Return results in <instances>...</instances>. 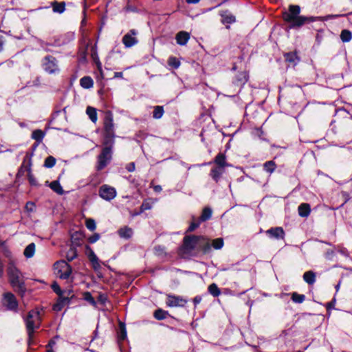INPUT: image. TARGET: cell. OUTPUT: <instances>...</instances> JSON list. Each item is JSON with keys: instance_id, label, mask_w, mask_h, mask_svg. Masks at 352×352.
Returning <instances> with one entry per match:
<instances>
[{"instance_id": "836d02e7", "label": "cell", "mask_w": 352, "mask_h": 352, "mask_svg": "<svg viewBox=\"0 0 352 352\" xmlns=\"http://www.w3.org/2000/svg\"><path fill=\"white\" fill-rule=\"evenodd\" d=\"M155 201V200H151V199H149V200H145V201L143 202V204L142 206V210L150 209L153 206V205L154 204Z\"/></svg>"}, {"instance_id": "d6986e66", "label": "cell", "mask_w": 352, "mask_h": 352, "mask_svg": "<svg viewBox=\"0 0 352 352\" xmlns=\"http://www.w3.org/2000/svg\"><path fill=\"white\" fill-rule=\"evenodd\" d=\"M223 173V167H213V169L211 171V176L215 180H218Z\"/></svg>"}, {"instance_id": "60d3db41", "label": "cell", "mask_w": 352, "mask_h": 352, "mask_svg": "<svg viewBox=\"0 0 352 352\" xmlns=\"http://www.w3.org/2000/svg\"><path fill=\"white\" fill-rule=\"evenodd\" d=\"M52 288H53V290H54V292L56 293L57 295H59L60 296L62 295V292H61V290L60 288V287L56 282L53 283V284L52 285Z\"/></svg>"}, {"instance_id": "4dcf8cb0", "label": "cell", "mask_w": 352, "mask_h": 352, "mask_svg": "<svg viewBox=\"0 0 352 352\" xmlns=\"http://www.w3.org/2000/svg\"><path fill=\"white\" fill-rule=\"evenodd\" d=\"M223 240L222 238H217L214 240L212 242V246L215 249H221L223 246Z\"/></svg>"}, {"instance_id": "2e32d148", "label": "cell", "mask_w": 352, "mask_h": 352, "mask_svg": "<svg viewBox=\"0 0 352 352\" xmlns=\"http://www.w3.org/2000/svg\"><path fill=\"white\" fill-rule=\"evenodd\" d=\"M80 84L83 88L88 89L93 86L94 81L90 76H84L80 80Z\"/></svg>"}, {"instance_id": "b9f144b4", "label": "cell", "mask_w": 352, "mask_h": 352, "mask_svg": "<svg viewBox=\"0 0 352 352\" xmlns=\"http://www.w3.org/2000/svg\"><path fill=\"white\" fill-rule=\"evenodd\" d=\"M76 253L75 250L71 248L68 251V254H67V258H68L69 261H72V260H73L76 257Z\"/></svg>"}, {"instance_id": "8fae6325", "label": "cell", "mask_w": 352, "mask_h": 352, "mask_svg": "<svg viewBox=\"0 0 352 352\" xmlns=\"http://www.w3.org/2000/svg\"><path fill=\"white\" fill-rule=\"evenodd\" d=\"M176 39L177 44H179L180 45H184L189 40L190 35L188 32L182 31L177 33Z\"/></svg>"}, {"instance_id": "681fc988", "label": "cell", "mask_w": 352, "mask_h": 352, "mask_svg": "<svg viewBox=\"0 0 352 352\" xmlns=\"http://www.w3.org/2000/svg\"><path fill=\"white\" fill-rule=\"evenodd\" d=\"M127 169L129 171H133L134 169H135V164H134V163H129L127 166Z\"/></svg>"}, {"instance_id": "e0dca14e", "label": "cell", "mask_w": 352, "mask_h": 352, "mask_svg": "<svg viewBox=\"0 0 352 352\" xmlns=\"http://www.w3.org/2000/svg\"><path fill=\"white\" fill-rule=\"evenodd\" d=\"M286 62L291 66H294L298 62V56L295 53H290L286 54Z\"/></svg>"}, {"instance_id": "4316f807", "label": "cell", "mask_w": 352, "mask_h": 352, "mask_svg": "<svg viewBox=\"0 0 352 352\" xmlns=\"http://www.w3.org/2000/svg\"><path fill=\"white\" fill-rule=\"evenodd\" d=\"M215 163L217 164V166L223 168L226 165V158L224 155L222 154H219L218 155H217L215 159Z\"/></svg>"}, {"instance_id": "bcb514c9", "label": "cell", "mask_w": 352, "mask_h": 352, "mask_svg": "<svg viewBox=\"0 0 352 352\" xmlns=\"http://www.w3.org/2000/svg\"><path fill=\"white\" fill-rule=\"evenodd\" d=\"M154 251L156 255H162V254L164 252V248L163 246H156L155 248Z\"/></svg>"}, {"instance_id": "9c48e42d", "label": "cell", "mask_w": 352, "mask_h": 352, "mask_svg": "<svg viewBox=\"0 0 352 352\" xmlns=\"http://www.w3.org/2000/svg\"><path fill=\"white\" fill-rule=\"evenodd\" d=\"M167 304L171 307H176V306L184 305L186 303L185 299L179 296L173 295H169L167 296Z\"/></svg>"}, {"instance_id": "7dc6e473", "label": "cell", "mask_w": 352, "mask_h": 352, "mask_svg": "<svg viewBox=\"0 0 352 352\" xmlns=\"http://www.w3.org/2000/svg\"><path fill=\"white\" fill-rule=\"evenodd\" d=\"M84 296H85V299H86L87 301H88L89 302L91 303L94 304V300L90 293H85Z\"/></svg>"}, {"instance_id": "e575fe53", "label": "cell", "mask_w": 352, "mask_h": 352, "mask_svg": "<svg viewBox=\"0 0 352 352\" xmlns=\"http://www.w3.org/2000/svg\"><path fill=\"white\" fill-rule=\"evenodd\" d=\"M209 290L210 294L214 296H218L220 295V291L215 284H211L209 287Z\"/></svg>"}, {"instance_id": "8d00e7d4", "label": "cell", "mask_w": 352, "mask_h": 352, "mask_svg": "<svg viewBox=\"0 0 352 352\" xmlns=\"http://www.w3.org/2000/svg\"><path fill=\"white\" fill-rule=\"evenodd\" d=\"M55 163H56V160L53 157H52V156H49V157L45 159V166L48 168H51L54 166Z\"/></svg>"}, {"instance_id": "ba28073f", "label": "cell", "mask_w": 352, "mask_h": 352, "mask_svg": "<svg viewBox=\"0 0 352 352\" xmlns=\"http://www.w3.org/2000/svg\"><path fill=\"white\" fill-rule=\"evenodd\" d=\"M200 237L196 236H188L184 240L182 248L185 250L191 251L193 250L197 244Z\"/></svg>"}, {"instance_id": "db71d44e", "label": "cell", "mask_w": 352, "mask_h": 352, "mask_svg": "<svg viewBox=\"0 0 352 352\" xmlns=\"http://www.w3.org/2000/svg\"><path fill=\"white\" fill-rule=\"evenodd\" d=\"M186 1L189 3V4H195V3L200 2V0H186Z\"/></svg>"}, {"instance_id": "484cf974", "label": "cell", "mask_w": 352, "mask_h": 352, "mask_svg": "<svg viewBox=\"0 0 352 352\" xmlns=\"http://www.w3.org/2000/svg\"><path fill=\"white\" fill-rule=\"evenodd\" d=\"M50 186L54 191L57 193H59V194H62L63 193V189H62V187H61V186L60 185V184L59 182L54 181V182H51L50 184Z\"/></svg>"}, {"instance_id": "ffe728a7", "label": "cell", "mask_w": 352, "mask_h": 352, "mask_svg": "<svg viewBox=\"0 0 352 352\" xmlns=\"http://www.w3.org/2000/svg\"><path fill=\"white\" fill-rule=\"evenodd\" d=\"M35 244H30L24 250V255L27 258H31L35 255Z\"/></svg>"}, {"instance_id": "ac0fdd59", "label": "cell", "mask_w": 352, "mask_h": 352, "mask_svg": "<svg viewBox=\"0 0 352 352\" xmlns=\"http://www.w3.org/2000/svg\"><path fill=\"white\" fill-rule=\"evenodd\" d=\"M122 41H123L124 44L127 47L132 46V45H134L136 43L135 37L131 36L130 34H127L125 35L123 37V39H122Z\"/></svg>"}, {"instance_id": "7bdbcfd3", "label": "cell", "mask_w": 352, "mask_h": 352, "mask_svg": "<svg viewBox=\"0 0 352 352\" xmlns=\"http://www.w3.org/2000/svg\"><path fill=\"white\" fill-rule=\"evenodd\" d=\"M119 326H120V329H121V335H122V339H125V337H126V328H125V325L122 322H119Z\"/></svg>"}, {"instance_id": "d4e9b609", "label": "cell", "mask_w": 352, "mask_h": 352, "mask_svg": "<svg viewBox=\"0 0 352 352\" xmlns=\"http://www.w3.org/2000/svg\"><path fill=\"white\" fill-rule=\"evenodd\" d=\"M211 215H212V210L209 207H206L203 209L201 213V219L202 221H206L211 217Z\"/></svg>"}, {"instance_id": "277c9868", "label": "cell", "mask_w": 352, "mask_h": 352, "mask_svg": "<svg viewBox=\"0 0 352 352\" xmlns=\"http://www.w3.org/2000/svg\"><path fill=\"white\" fill-rule=\"evenodd\" d=\"M41 66L45 71L49 74H56L59 71L57 60L50 55H48L43 59Z\"/></svg>"}, {"instance_id": "7402d4cb", "label": "cell", "mask_w": 352, "mask_h": 352, "mask_svg": "<svg viewBox=\"0 0 352 352\" xmlns=\"http://www.w3.org/2000/svg\"><path fill=\"white\" fill-rule=\"evenodd\" d=\"M67 301H68V299L61 296V297H60V299L57 301V303H55L53 309L56 311H59L61 310V309L63 307V306L66 304Z\"/></svg>"}, {"instance_id": "1f68e13d", "label": "cell", "mask_w": 352, "mask_h": 352, "mask_svg": "<svg viewBox=\"0 0 352 352\" xmlns=\"http://www.w3.org/2000/svg\"><path fill=\"white\" fill-rule=\"evenodd\" d=\"M164 114V109L163 107L157 106L154 110V117L155 118H160Z\"/></svg>"}, {"instance_id": "603a6c76", "label": "cell", "mask_w": 352, "mask_h": 352, "mask_svg": "<svg viewBox=\"0 0 352 352\" xmlns=\"http://www.w3.org/2000/svg\"><path fill=\"white\" fill-rule=\"evenodd\" d=\"M53 10L54 12H56V13H63L65 10V8H66V4L64 2H54L53 4Z\"/></svg>"}, {"instance_id": "816d5d0a", "label": "cell", "mask_w": 352, "mask_h": 352, "mask_svg": "<svg viewBox=\"0 0 352 352\" xmlns=\"http://www.w3.org/2000/svg\"><path fill=\"white\" fill-rule=\"evenodd\" d=\"M3 269H4V268H3L2 261V260L0 259V277H2V273H3Z\"/></svg>"}, {"instance_id": "f907efd6", "label": "cell", "mask_w": 352, "mask_h": 352, "mask_svg": "<svg viewBox=\"0 0 352 352\" xmlns=\"http://www.w3.org/2000/svg\"><path fill=\"white\" fill-rule=\"evenodd\" d=\"M197 226H198L197 223H191V225L190 226V228H189V231H193L194 229H195V228H196L197 227Z\"/></svg>"}, {"instance_id": "f546056e", "label": "cell", "mask_w": 352, "mask_h": 352, "mask_svg": "<svg viewBox=\"0 0 352 352\" xmlns=\"http://www.w3.org/2000/svg\"><path fill=\"white\" fill-rule=\"evenodd\" d=\"M168 63H169V66L174 68H177L180 65V60L175 57H171L168 60Z\"/></svg>"}, {"instance_id": "9a60e30c", "label": "cell", "mask_w": 352, "mask_h": 352, "mask_svg": "<svg viewBox=\"0 0 352 352\" xmlns=\"http://www.w3.org/2000/svg\"><path fill=\"white\" fill-rule=\"evenodd\" d=\"M86 253L87 254V257H88L89 259H90V261L91 262V264H92V265L95 268V269L98 270V268L100 267V265L99 264V263H98L97 258H96V257L95 256V255L92 251L89 248V247H87Z\"/></svg>"}, {"instance_id": "cb8c5ba5", "label": "cell", "mask_w": 352, "mask_h": 352, "mask_svg": "<svg viewBox=\"0 0 352 352\" xmlns=\"http://www.w3.org/2000/svg\"><path fill=\"white\" fill-rule=\"evenodd\" d=\"M87 114L89 116V118H90V120L94 122H96L97 121V113L96 109L94 108H91V107H88L87 108Z\"/></svg>"}, {"instance_id": "5b68a950", "label": "cell", "mask_w": 352, "mask_h": 352, "mask_svg": "<svg viewBox=\"0 0 352 352\" xmlns=\"http://www.w3.org/2000/svg\"><path fill=\"white\" fill-rule=\"evenodd\" d=\"M3 303L5 307L11 310H16L18 307L17 300L11 292H6L3 295Z\"/></svg>"}, {"instance_id": "d6a6232c", "label": "cell", "mask_w": 352, "mask_h": 352, "mask_svg": "<svg viewBox=\"0 0 352 352\" xmlns=\"http://www.w3.org/2000/svg\"><path fill=\"white\" fill-rule=\"evenodd\" d=\"M154 317L158 320H163L167 317V312L163 310H158L154 312Z\"/></svg>"}, {"instance_id": "6da1fadb", "label": "cell", "mask_w": 352, "mask_h": 352, "mask_svg": "<svg viewBox=\"0 0 352 352\" xmlns=\"http://www.w3.org/2000/svg\"><path fill=\"white\" fill-rule=\"evenodd\" d=\"M7 272L9 282H10L11 286L19 295H23L25 292L26 287L23 278L19 270L15 266L10 264L8 265Z\"/></svg>"}, {"instance_id": "f1b7e54d", "label": "cell", "mask_w": 352, "mask_h": 352, "mask_svg": "<svg viewBox=\"0 0 352 352\" xmlns=\"http://www.w3.org/2000/svg\"><path fill=\"white\" fill-rule=\"evenodd\" d=\"M341 38L342 41L349 42L351 39V32L349 31V30H342V32H341Z\"/></svg>"}, {"instance_id": "5bb4252c", "label": "cell", "mask_w": 352, "mask_h": 352, "mask_svg": "<svg viewBox=\"0 0 352 352\" xmlns=\"http://www.w3.org/2000/svg\"><path fill=\"white\" fill-rule=\"evenodd\" d=\"M118 234L120 237L124 239H129L133 235V231L131 229L127 226H124L118 231Z\"/></svg>"}, {"instance_id": "83f0119b", "label": "cell", "mask_w": 352, "mask_h": 352, "mask_svg": "<svg viewBox=\"0 0 352 352\" xmlns=\"http://www.w3.org/2000/svg\"><path fill=\"white\" fill-rule=\"evenodd\" d=\"M264 168L267 172L272 173L273 172L275 169H276V164H274V162L268 161L264 164Z\"/></svg>"}, {"instance_id": "8992f818", "label": "cell", "mask_w": 352, "mask_h": 352, "mask_svg": "<svg viewBox=\"0 0 352 352\" xmlns=\"http://www.w3.org/2000/svg\"><path fill=\"white\" fill-rule=\"evenodd\" d=\"M99 195L104 200H111L116 196V191L112 186L104 185L100 188Z\"/></svg>"}, {"instance_id": "d590c367", "label": "cell", "mask_w": 352, "mask_h": 352, "mask_svg": "<svg viewBox=\"0 0 352 352\" xmlns=\"http://www.w3.org/2000/svg\"><path fill=\"white\" fill-rule=\"evenodd\" d=\"M292 299L293 300V301L298 303H301L304 301L305 296L302 295H299L297 293H294L292 295Z\"/></svg>"}, {"instance_id": "ab89813d", "label": "cell", "mask_w": 352, "mask_h": 352, "mask_svg": "<svg viewBox=\"0 0 352 352\" xmlns=\"http://www.w3.org/2000/svg\"><path fill=\"white\" fill-rule=\"evenodd\" d=\"M85 224H86L87 228L89 229V230L94 231L95 229H96V223H95L93 219H87L86 222H85Z\"/></svg>"}, {"instance_id": "ee69618b", "label": "cell", "mask_w": 352, "mask_h": 352, "mask_svg": "<svg viewBox=\"0 0 352 352\" xmlns=\"http://www.w3.org/2000/svg\"><path fill=\"white\" fill-rule=\"evenodd\" d=\"M43 132L41 130H36L32 133V138L35 140H39L42 137Z\"/></svg>"}, {"instance_id": "52a82bcc", "label": "cell", "mask_w": 352, "mask_h": 352, "mask_svg": "<svg viewBox=\"0 0 352 352\" xmlns=\"http://www.w3.org/2000/svg\"><path fill=\"white\" fill-rule=\"evenodd\" d=\"M112 156V151L110 148H105L104 149L101 154L99 155V163H98V169H103L107 164H108V162L109 161L110 158Z\"/></svg>"}, {"instance_id": "7a4b0ae2", "label": "cell", "mask_w": 352, "mask_h": 352, "mask_svg": "<svg viewBox=\"0 0 352 352\" xmlns=\"http://www.w3.org/2000/svg\"><path fill=\"white\" fill-rule=\"evenodd\" d=\"M54 274L61 279H66L72 273V268L68 263L64 261H58L53 265Z\"/></svg>"}, {"instance_id": "7c38bea8", "label": "cell", "mask_w": 352, "mask_h": 352, "mask_svg": "<svg viewBox=\"0 0 352 352\" xmlns=\"http://www.w3.org/2000/svg\"><path fill=\"white\" fill-rule=\"evenodd\" d=\"M268 233L276 239H282L284 236V231L281 227L272 228L268 231Z\"/></svg>"}, {"instance_id": "30bf717a", "label": "cell", "mask_w": 352, "mask_h": 352, "mask_svg": "<svg viewBox=\"0 0 352 352\" xmlns=\"http://www.w3.org/2000/svg\"><path fill=\"white\" fill-rule=\"evenodd\" d=\"M222 21L223 23L226 26H229L231 24L233 23L235 21V19L233 15L228 11H223L221 13Z\"/></svg>"}, {"instance_id": "3957f363", "label": "cell", "mask_w": 352, "mask_h": 352, "mask_svg": "<svg viewBox=\"0 0 352 352\" xmlns=\"http://www.w3.org/2000/svg\"><path fill=\"white\" fill-rule=\"evenodd\" d=\"M42 312L40 309H35L28 314V327L30 336L37 329L40 325Z\"/></svg>"}, {"instance_id": "f5cc1de1", "label": "cell", "mask_w": 352, "mask_h": 352, "mask_svg": "<svg viewBox=\"0 0 352 352\" xmlns=\"http://www.w3.org/2000/svg\"><path fill=\"white\" fill-rule=\"evenodd\" d=\"M3 45H4V39H3V38L0 37V51L2 50Z\"/></svg>"}, {"instance_id": "44dd1931", "label": "cell", "mask_w": 352, "mask_h": 352, "mask_svg": "<svg viewBox=\"0 0 352 352\" xmlns=\"http://www.w3.org/2000/svg\"><path fill=\"white\" fill-rule=\"evenodd\" d=\"M303 278L309 284H312L314 283L315 280H316V275L312 271H307L303 275Z\"/></svg>"}, {"instance_id": "f35d334b", "label": "cell", "mask_w": 352, "mask_h": 352, "mask_svg": "<svg viewBox=\"0 0 352 352\" xmlns=\"http://www.w3.org/2000/svg\"><path fill=\"white\" fill-rule=\"evenodd\" d=\"M289 11L292 15H297L300 13L301 9H300V7L298 6L292 5L289 7Z\"/></svg>"}, {"instance_id": "c3c4849f", "label": "cell", "mask_w": 352, "mask_h": 352, "mask_svg": "<svg viewBox=\"0 0 352 352\" xmlns=\"http://www.w3.org/2000/svg\"><path fill=\"white\" fill-rule=\"evenodd\" d=\"M99 240V235L98 234H94L90 238V241L91 243L93 244L96 242V241H98Z\"/></svg>"}, {"instance_id": "74e56055", "label": "cell", "mask_w": 352, "mask_h": 352, "mask_svg": "<svg viewBox=\"0 0 352 352\" xmlns=\"http://www.w3.org/2000/svg\"><path fill=\"white\" fill-rule=\"evenodd\" d=\"M72 241L75 245L79 246L82 243V237L80 233H75L72 237Z\"/></svg>"}, {"instance_id": "f6af8a7d", "label": "cell", "mask_w": 352, "mask_h": 352, "mask_svg": "<svg viewBox=\"0 0 352 352\" xmlns=\"http://www.w3.org/2000/svg\"><path fill=\"white\" fill-rule=\"evenodd\" d=\"M35 209H36V206H35V204L34 203L31 202V201H30V202L27 203V204H26V209L28 210V212L32 213V212H33V211H35Z\"/></svg>"}, {"instance_id": "4fadbf2b", "label": "cell", "mask_w": 352, "mask_h": 352, "mask_svg": "<svg viewBox=\"0 0 352 352\" xmlns=\"http://www.w3.org/2000/svg\"><path fill=\"white\" fill-rule=\"evenodd\" d=\"M311 211L310 206L307 203H303L299 206V214L301 217H307Z\"/></svg>"}]
</instances>
